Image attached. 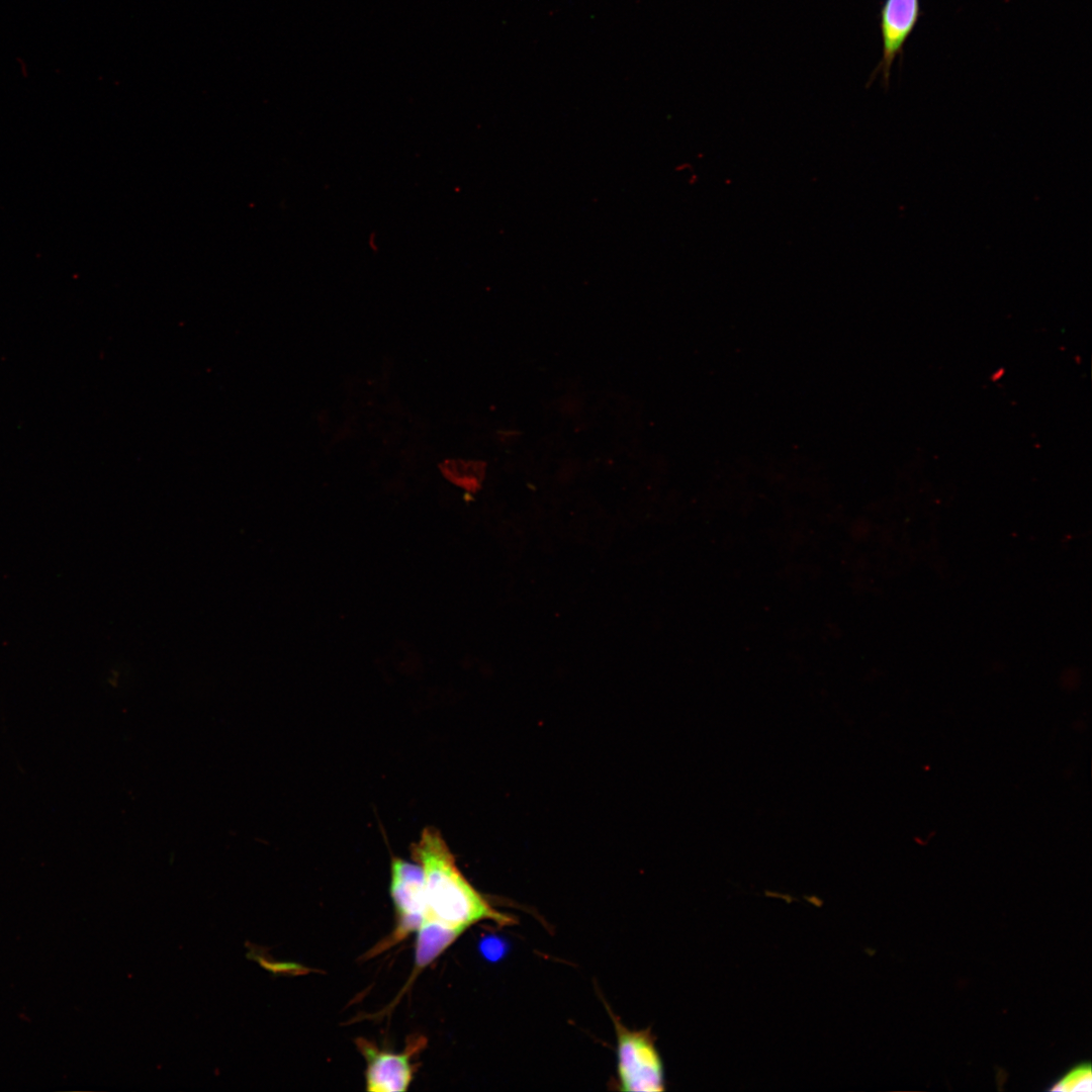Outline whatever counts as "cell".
I'll return each mask as SVG.
<instances>
[{
	"label": "cell",
	"instance_id": "10",
	"mask_svg": "<svg viewBox=\"0 0 1092 1092\" xmlns=\"http://www.w3.org/2000/svg\"><path fill=\"white\" fill-rule=\"evenodd\" d=\"M506 944L495 936L484 937L480 942V951L489 961L499 960L506 952Z\"/></svg>",
	"mask_w": 1092,
	"mask_h": 1092
},
{
	"label": "cell",
	"instance_id": "1",
	"mask_svg": "<svg viewBox=\"0 0 1092 1092\" xmlns=\"http://www.w3.org/2000/svg\"><path fill=\"white\" fill-rule=\"evenodd\" d=\"M412 855L423 871L427 911L425 917L465 931L481 921L499 926L515 919L495 909L464 877L440 831L426 827L413 844Z\"/></svg>",
	"mask_w": 1092,
	"mask_h": 1092
},
{
	"label": "cell",
	"instance_id": "8",
	"mask_svg": "<svg viewBox=\"0 0 1092 1092\" xmlns=\"http://www.w3.org/2000/svg\"><path fill=\"white\" fill-rule=\"evenodd\" d=\"M245 945L249 949L246 953V958L250 961L256 962L261 968L271 973L273 976L294 974L300 971V967L293 963L279 962L274 960L269 953L268 948L255 944L250 941H246Z\"/></svg>",
	"mask_w": 1092,
	"mask_h": 1092
},
{
	"label": "cell",
	"instance_id": "5",
	"mask_svg": "<svg viewBox=\"0 0 1092 1092\" xmlns=\"http://www.w3.org/2000/svg\"><path fill=\"white\" fill-rule=\"evenodd\" d=\"M922 13L921 0H883L880 9L882 58L870 82L880 74L885 88L889 86L892 66L896 58L902 56Z\"/></svg>",
	"mask_w": 1092,
	"mask_h": 1092
},
{
	"label": "cell",
	"instance_id": "2",
	"mask_svg": "<svg viewBox=\"0 0 1092 1092\" xmlns=\"http://www.w3.org/2000/svg\"><path fill=\"white\" fill-rule=\"evenodd\" d=\"M617 1037L618 1089L655 1092L664 1089V1072L654 1036L649 1029L627 1028L608 1008Z\"/></svg>",
	"mask_w": 1092,
	"mask_h": 1092
},
{
	"label": "cell",
	"instance_id": "7",
	"mask_svg": "<svg viewBox=\"0 0 1092 1092\" xmlns=\"http://www.w3.org/2000/svg\"><path fill=\"white\" fill-rule=\"evenodd\" d=\"M441 471L451 483L472 492L485 478V464L479 460L449 459L441 464Z\"/></svg>",
	"mask_w": 1092,
	"mask_h": 1092
},
{
	"label": "cell",
	"instance_id": "4",
	"mask_svg": "<svg viewBox=\"0 0 1092 1092\" xmlns=\"http://www.w3.org/2000/svg\"><path fill=\"white\" fill-rule=\"evenodd\" d=\"M425 1044L423 1037L413 1039L403 1053L379 1049L373 1042L359 1037L356 1045L366 1060V1089L372 1092H402L414 1078L412 1057Z\"/></svg>",
	"mask_w": 1092,
	"mask_h": 1092
},
{
	"label": "cell",
	"instance_id": "9",
	"mask_svg": "<svg viewBox=\"0 0 1092 1092\" xmlns=\"http://www.w3.org/2000/svg\"><path fill=\"white\" fill-rule=\"evenodd\" d=\"M1092 1089L1091 1066L1089 1063H1081L1069 1070L1062 1078L1051 1086L1052 1091H1084Z\"/></svg>",
	"mask_w": 1092,
	"mask_h": 1092
},
{
	"label": "cell",
	"instance_id": "6",
	"mask_svg": "<svg viewBox=\"0 0 1092 1092\" xmlns=\"http://www.w3.org/2000/svg\"><path fill=\"white\" fill-rule=\"evenodd\" d=\"M463 931L445 925L435 919L424 917L417 929L415 970L420 971L433 963Z\"/></svg>",
	"mask_w": 1092,
	"mask_h": 1092
},
{
	"label": "cell",
	"instance_id": "3",
	"mask_svg": "<svg viewBox=\"0 0 1092 1092\" xmlns=\"http://www.w3.org/2000/svg\"><path fill=\"white\" fill-rule=\"evenodd\" d=\"M389 892L395 910L396 926L384 946L417 931L426 915L425 882L421 866L393 857L390 864Z\"/></svg>",
	"mask_w": 1092,
	"mask_h": 1092
}]
</instances>
